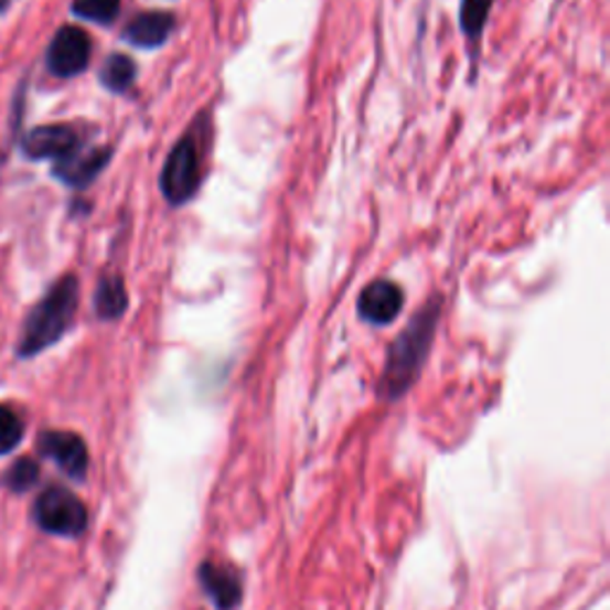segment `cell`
Here are the masks:
<instances>
[{
  "label": "cell",
  "mask_w": 610,
  "mask_h": 610,
  "mask_svg": "<svg viewBox=\"0 0 610 610\" xmlns=\"http://www.w3.org/2000/svg\"><path fill=\"white\" fill-rule=\"evenodd\" d=\"M79 303V281L74 275H65L53 289L43 296V301L32 310L20 341V355H36L53 346L74 320Z\"/></svg>",
  "instance_id": "7a4b0ae2"
},
{
  "label": "cell",
  "mask_w": 610,
  "mask_h": 610,
  "mask_svg": "<svg viewBox=\"0 0 610 610\" xmlns=\"http://www.w3.org/2000/svg\"><path fill=\"white\" fill-rule=\"evenodd\" d=\"M400 308H404V293L394 285V281L377 279L370 287L363 289L358 299V312L365 322L372 324H389L398 318Z\"/></svg>",
  "instance_id": "52a82bcc"
},
{
  "label": "cell",
  "mask_w": 610,
  "mask_h": 610,
  "mask_svg": "<svg viewBox=\"0 0 610 610\" xmlns=\"http://www.w3.org/2000/svg\"><path fill=\"white\" fill-rule=\"evenodd\" d=\"M108 160H110L108 148H96V151H88V153L74 151L65 160H57L55 176H61V180L69 186L84 189L103 172V168L108 165Z\"/></svg>",
  "instance_id": "9c48e42d"
},
{
  "label": "cell",
  "mask_w": 610,
  "mask_h": 610,
  "mask_svg": "<svg viewBox=\"0 0 610 610\" xmlns=\"http://www.w3.org/2000/svg\"><path fill=\"white\" fill-rule=\"evenodd\" d=\"M199 184H201V153H199L196 139L189 133V137H184L170 151L165 168H162V174H160V189L170 205H184L193 199V193L199 191Z\"/></svg>",
  "instance_id": "3957f363"
},
{
  "label": "cell",
  "mask_w": 610,
  "mask_h": 610,
  "mask_svg": "<svg viewBox=\"0 0 610 610\" xmlns=\"http://www.w3.org/2000/svg\"><path fill=\"white\" fill-rule=\"evenodd\" d=\"M79 139L77 131L65 125H49V127H39L34 131L26 133L24 139V153L34 160H65L77 151Z\"/></svg>",
  "instance_id": "ba28073f"
},
{
  "label": "cell",
  "mask_w": 610,
  "mask_h": 610,
  "mask_svg": "<svg viewBox=\"0 0 610 610\" xmlns=\"http://www.w3.org/2000/svg\"><path fill=\"white\" fill-rule=\"evenodd\" d=\"M491 3L494 0H463V6H460V26L470 39L482 34Z\"/></svg>",
  "instance_id": "9a60e30c"
},
{
  "label": "cell",
  "mask_w": 610,
  "mask_h": 610,
  "mask_svg": "<svg viewBox=\"0 0 610 610\" xmlns=\"http://www.w3.org/2000/svg\"><path fill=\"white\" fill-rule=\"evenodd\" d=\"M36 523L57 537H79L86 529V505L63 486H49L34 505Z\"/></svg>",
  "instance_id": "277c9868"
},
{
  "label": "cell",
  "mask_w": 610,
  "mask_h": 610,
  "mask_svg": "<svg viewBox=\"0 0 610 610\" xmlns=\"http://www.w3.org/2000/svg\"><path fill=\"white\" fill-rule=\"evenodd\" d=\"M174 18L170 12H141L125 29V41L139 49L162 46L172 34Z\"/></svg>",
  "instance_id": "30bf717a"
},
{
  "label": "cell",
  "mask_w": 610,
  "mask_h": 610,
  "mask_svg": "<svg viewBox=\"0 0 610 610\" xmlns=\"http://www.w3.org/2000/svg\"><path fill=\"white\" fill-rule=\"evenodd\" d=\"M439 312L441 301L431 299L422 310L415 312V318L408 322L404 334L396 339L382 375V394L386 398L404 396L410 389V384L418 379L431 341H435Z\"/></svg>",
  "instance_id": "6da1fadb"
},
{
  "label": "cell",
  "mask_w": 610,
  "mask_h": 610,
  "mask_svg": "<svg viewBox=\"0 0 610 610\" xmlns=\"http://www.w3.org/2000/svg\"><path fill=\"white\" fill-rule=\"evenodd\" d=\"M24 425L20 415L8 406H0V456L14 451L22 441Z\"/></svg>",
  "instance_id": "2e32d148"
},
{
  "label": "cell",
  "mask_w": 610,
  "mask_h": 610,
  "mask_svg": "<svg viewBox=\"0 0 610 610\" xmlns=\"http://www.w3.org/2000/svg\"><path fill=\"white\" fill-rule=\"evenodd\" d=\"M39 449L72 480H82L88 470L86 443L72 431H46L41 435Z\"/></svg>",
  "instance_id": "8992f818"
},
{
  "label": "cell",
  "mask_w": 610,
  "mask_h": 610,
  "mask_svg": "<svg viewBox=\"0 0 610 610\" xmlns=\"http://www.w3.org/2000/svg\"><path fill=\"white\" fill-rule=\"evenodd\" d=\"M120 6L122 0H74L72 10L88 22L110 24L117 18V12H120Z\"/></svg>",
  "instance_id": "5bb4252c"
},
{
  "label": "cell",
  "mask_w": 610,
  "mask_h": 610,
  "mask_svg": "<svg viewBox=\"0 0 610 610\" xmlns=\"http://www.w3.org/2000/svg\"><path fill=\"white\" fill-rule=\"evenodd\" d=\"M201 585L220 610H232L236 603L242 601L239 575L229 568H222V565L205 563L201 568Z\"/></svg>",
  "instance_id": "8fae6325"
},
{
  "label": "cell",
  "mask_w": 610,
  "mask_h": 610,
  "mask_svg": "<svg viewBox=\"0 0 610 610\" xmlns=\"http://www.w3.org/2000/svg\"><path fill=\"white\" fill-rule=\"evenodd\" d=\"M8 6V0H0V10H3Z\"/></svg>",
  "instance_id": "ac0fdd59"
},
{
  "label": "cell",
  "mask_w": 610,
  "mask_h": 610,
  "mask_svg": "<svg viewBox=\"0 0 610 610\" xmlns=\"http://www.w3.org/2000/svg\"><path fill=\"white\" fill-rule=\"evenodd\" d=\"M36 480H39V465H36V460H32V458L18 460V463H14L12 470L8 472V484L14 491H24V489L32 486Z\"/></svg>",
  "instance_id": "e0dca14e"
},
{
  "label": "cell",
  "mask_w": 610,
  "mask_h": 610,
  "mask_svg": "<svg viewBox=\"0 0 610 610\" xmlns=\"http://www.w3.org/2000/svg\"><path fill=\"white\" fill-rule=\"evenodd\" d=\"M127 303L129 301H127L125 281L120 277H103L98 289H96V299H94L98 318H103V320L120 318L127 310Z\"/></svg>",
  "instance_id": "7c38bea8"
},
{
  "label": "cell",
  "mask_w": 610,
  "mask_h": 610,
  "mask_svg": "<svg viewBox=\"0 0 610 610\" xmlns=\"http://www.w3.org/2000/svg\"><path fill=\"white\" fill-rule=\"evenodd\" d=\"M92 61V39L79 26H63L51 41L49 67L57 77H74Z\"/></svg>",
  "instance_id": "5b68a950"
},
{
  "label": "cell",
  "mask_w": 610,
  "mask_h": 610,
  "mask_svg": "<svg viewBox=\"0 0 610 610\" xmlns=\"http://www.w3.org/2000/svg\"><path fill=\"white\" fill-rule=\"evenodd\" d=\"M133 79H137V65H133L131 57H127L122 53L110 55L106 65H103V69H100L103 86L110 88V92H117V94L127 92Z\"/></svg>",
  "instance_id": "4fadbf2b"
}]
</instances>
